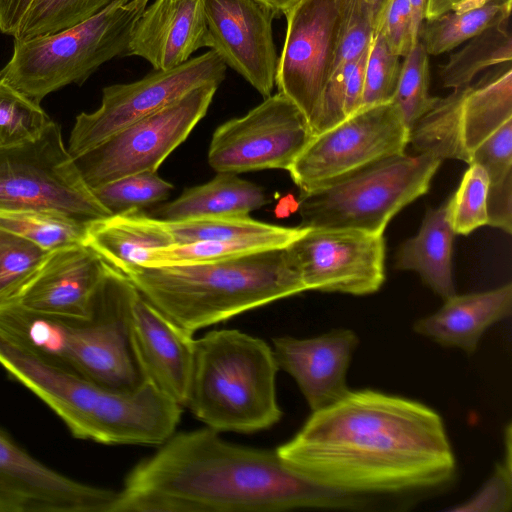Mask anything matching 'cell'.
<instances>
[{"label":"cell","instance_id":"6da1fadb","mask_svg":"<svg viewBox=\"0 0 512 512\" xmlns=\"http://www.w3.org/2000/svg\"><path fill=\"white\" fill-rule=\"evenodd\" d=\"M275 450L310 481L377 505L410 504L447 488L456 475L442 417L421 402L371 389L349 390L313 411Z\"/></svg>","mask_w":512,"mask_h":512},{"label":"cell","instance_id":"7a4b0ae2","mask_svg":"<svg viewBox=\"0 0 512 512\" xmlns=\"http://www.w3.org/2000/svg\"><path fill=\"white\" fill-rule=\"evenodd\" d=\"M125 477L111 512L371 511V500L326 489L276 450L230 443L209 427L173 434Z\"/></svg>","mask_w":512,"mask_h":512},{"label":"cell","instance_id":"3957f363","mask_svg":"<svg viewBox=\"0 0 512 512\" xmlns=\"http://www.w3.org/2000/svg\"><path fill=\"white\" fill-rule=\"evenodd\" d=\"M0 366L78 439L105 445H161L181 419L183 407L147 381L130 390L100 384L50 363L1 331Z\"/></svg>","mask_w":512,"mask_h":512},{"label":"cell","instance_id":"277c9868","mask_svg":"<svg viewBox=\"0 0 512 512\" xmlns=\"http://www.w3.org/2000/svg\"><path fill=\"white\" fill-rule=\"evenodd\" d=\"M124 275L149 303L191 334L307 291L286 247L217 262L137 266Z\"/></svg>","mask_w":512,"mask_h":512},{"label":"cell","instance_id":"5b68a950","mask_svg":"<svg viewBox=\"0 0 512 512\" xmlns=\"http://www.w3.org/2000/svg\"><path fill=\"white\" fill-rule=\"evenodd\" d=\"M136 288L107 264L89 319L0 306V331L41 358L100 384L130 390L144 382L134 360L128 311Z\"/></svg>","mask_w":512,"mask_h":512},{"label":"cell","instance_id":"8992f818","mask_svg":"<svg viewBox=\"0 0 512 512\" xmlns=\"http://www.w3.org/2000/svg\"><path fill=\"white\" fill-rule=\"evenodd\" d=\"M279 370L273 349L237 329L212 330L194 340L185 406L218 432L252 433L278 423Z\"/></svg>","mask_w":512,"mask_h":512},{"label":"cell","instance_id":"52a82bcc","mask_svg":"<svg viewBox=\"0 0 512 512\" xmlns=\"http://www.w3.org/2000/svg\"><path fill=\"white\" fill-rule=\"evenodd\" d=\"M147 4L116 0L61 31L14 39L0 80L38 104L64 86L83 84L107 61L127 56L132 30Z\"/></svg>","mask_w":512,"mask_h":512},{"label":"cell","instance_id":"ba28073f","mask_svg":"<svg viewBox=\"0 0 512 512\" xmlns=\"http://www.w3.org/2000/svg\"><path fill=\"white\" fill-rule=\"evenodd\" d=\"M442 161L403 152L300 193V226L383 234L400 210L428 191Z\"/></svg>","mask_w":512,"mask_h":512},{"label":"cell","instance_id":"9c48e42d","mask_svg":"<svg viewBox=\"0 0 512 512\" xmlns=\"http://www.w3.org/2000/svg\"><path fill=\"white\" fill-rule=\"evenodd\" d=\"M0 210H44L89 224L110 216L51 120L35 139L0 148Z\"/></svg>","mask_w":512,"mask_h":512},{"label":"cell","instance_id":"30bf717a","mask_svg":"<svg viewBox=\"0 0 512 512\" xmlns=\"http://www.w3.org/2000/svg\"><path fill=\"white\" fill-rule=\"evenodd\" d=\"M218 87L210 83L194 88L74 158L85 183L94 189L127 175L157 171L205 116Z\"/></svg>","mask_w":512,"mask_h":512},{"label":"cell","instance_id":"8fae6325","mask_svg":"<svg viewBox=\"0 0 512 512\" xmlns=\"http://www.w3.org/2000/svg\"><path fill=\"white\" fill-rule=\"evenodd\" d=\"M511 119L512 68L507 63L439 97L410 130L409 144L416 154L469 164L474 150Z\"/></svg>","mask_w":512,"mask_h":512},{"label":"cell","instance_id":"7c38bea8","mask_svg":"<svg viewBox=\"0 0 512 512\" xmlns=\"http://www.w3.org/2000/svg\"><path fill=\"white\" fill-rule=\"evenodd\" d=\"M226 67L211 49L177 67L154 70L132 83L105 87L99 108L76 117L67 147L70 155L78 157L128 125L174 103L194 88L210 83L220 85Z\"/></svg>","mask_w":512,"mask_h":512},{"label":"cell","instance_id":"4fadbf2b","mask_svg":"<svg viewBox=\"0 0 512 512\" xmlns=\"http://www.w3.org/2000/svg\"><path fill=\"white\" fill-rule=\"evenodd\" d=\"M410 131L393 101L359 109L314 134L288 169L300 193L377 160L405 152Z\"/></svg>","mask_w":512,"mask_h":512},{"label":"cell","instance_id":"5bb4252c","mask_svg":"<svg viewBox=\"0 0 512 512\" xmlns=\"http://www.w3.org/2000/svg\"><path fill=\"white\" fill-rule=\"evenodd\" d=\"M313 135L300 109L277 92L244 116L226 121L214 131L208 162L218 173L288 171Z\"/></svg>","mask_w":512,"mask_h":512},{"label":"cell","instance_id":"9a60e30c","mask_svg":"<svg viewBox=\"0 0 512 512\" xmlns=\"http://www.w3.org/2000/svg\"><path fill=\"white\" fill-rule=\"evenodd\" d=\"M345 0H300L284 15L286 37L276 85L315 122L338 45ZM313 131V130H312Z\"/></svg>","mask_w":512,"mask_h":512},{"label":"cell","instance_id":"2e32d148","mask_svg":"<svg viewBox=\"0 0 512 512\" xmlns=\"http://www.w3.org/2000/svg\"><path fill=\"white\" fill-rule=\"evenodd\" d=\"M286 249L307 290L367 295L385 281L383 234L309 228Z\"/></svg>","mask_w":512,"mask_h":512},{"label":"cell","instance_id":"e0dca14e","mask_svg":"<svg viewBox=\"0 0 512 512\" xmlns=\"http://www.w3.org/2000/svg\"><path fill=\"white\" fill-rule=\"evenodd\" d=\"M116 495L50 468L0 427V512H111Z\"/></svg>","mask_w":512,"mask_h":512},{"label":"cell","instance_id":"ac0fdd59","mask_svg":"<svg viewBox=\"0 0 512 512\" xmlns=\"http://www.w3.org/2000/svg\"><path fill=\"white\" fill-rule=\"evenodd\" d=\"M107 263L84 243L49 251L23 282L0 296V306L34 313L89 319Z\"/></svg>","mask_w":512,"mask_h":512},{"label":"cell","instance_id":"d6986e66","mask_svg":"<svg viewBox=\"0 0 512 512\" xmlns=\"http://www.w3.org/2000/svg\"><path fill=\"white\" fill-rule=\"evenodd\" d=\"M209 47L264 98L276 84L272 23L279 15L259 0H204Z\"/></svg>","mask_w":512,"mask_h":512},{"label":"cell","instance_id":"ffe728a7","mask_svg":"<svg viewBox=\"0 0 512 512\" xmlns=\"http://www.w3.org/2000/svg\"><path fill=\"white\" fill-rule=\"evenodd\" d=\"M128 332L143 380L184 407L193 366V334L168 319L137 289L129 306Z\"/></svg>","mask_w":512,"mask_h":512},{"label":"cell","instance_id":"44dd1931","mask_svg":"<svg viewBox=\"0 0 512 512\" xmlns=\"http://www.w3.org/2000/svg\"><path fill=\"white\" fill-rule=\"evenodd\" d=\"M359 338L351 329H333L322 335L298 339H273L278 368L293 377L310 409H323L350 389L346 375Z\"/></svg>","mask_w":512,"mask_h":512},{"label":"cell","instance_id":"7402d4cb","mask_svg":"<svg viewBox=\"0 0 512 512\" xmlns=\"http://www.w3.org/2000/svg\"><path fill=\"white\" fill-rule=\"evenodd\" d=\"M202 47H209L204 0H154L134 25L127 56L145 59L154 70H168Z\"/></svg>","mask_w":512,"mask_h":512},{"label":"cell","instance_id":"603a6c76","mask_svg":"<svg viewBox=\"0 0 512 512\" xmlns=\"http://www.w3.org/2000/svg\"><path fill=\"white\" fill-rule=\"evenodd\" d=\"M512 284L499 288L453 295L435 313L417 320L413 330L434 342L473 354L484 332L510 315Z\"/></svg>","mask_w":512,"mask_h":512},{"label":"cell","instance_id":"cb8c5ba5","mask_svg":"<svg viewBox=\"0 0 512 512\" xmlns=\"http://www.w3.org/2000/svg\"><path fill=\"white\" fill-rule=\"evenodd\" d=\"M84 244L125 274L137 266H145L154 249L174 242L161 219L135 210L90 222Z\"/></svg>","mask_w":512,"mask_h":512},{"label":"cell","instance_id":"d4e9b609","mask_svg":"<svg viewBox=\"0 0 512 512\" xmlns=\"http://www.w3.org/2000/svg\"><path fill=\"white\" fill-rule=\"evenodd\" d=\"M448 203L429 209L419 232L400 247L396 268L417 272L422 281L443 300L456 294L452 275V247L455 237Z\"/></svg>","mask_w":512,"mask_h":512},{"label":"cell","instance_id":"484cf974","mask_svg":"<svg viewBox=\"0 0 512 512\" xmlns=\"http://www.w3.org/2000/svg\"><path fill=\"white\" fill-rule=\"evenodd\" d=\"M269 202L258 185L234 173L219 172L209 182L186 189L154 209V218L175 221L199 217L245 216Z\"/></svg>","mask_w":512,"mask_h":512},{"label":"cell","instance_id":"4316f807","mask_svg":"<svg viewBox=\"0 0 512 512\" xmlns=\"http://www.w3.org/2000/svg\"><path fill=\"white\" fill-rule=\"evenodd\" d=\"M309 228L278 226L275 230L224 240L201 241L154 249L145 266L200 264L287 247Z\"/></svg>","mask_w":512,"mask_h":512},{"label":"cell","instance_id":"83f0119b","mask_svg":"<svg viewBox=\"0 0 512 512\" xmlns=\"http://www.w3.org/2000/svg\"><path fill=\"white\" fill-rule=\"evenodd\" d=\"M509 18L464 42V46L440 66L439 78L443 87L453 90L466 87L472 84V80L480 72L511 63L512 38Z\"/></svg>","mask_w":512,"mask_h":512},{"label":"cell","instance_id":"f1b7e54d","mask_svg":"<svg viewBox=\"0 0 512 512\" xmlns=\"http://www.w3.org/2000/svg\"><path fill=\"white\" fill-rule=\"evenodd\" d=\"M511 2L491 0L479 7L454 10L424 20L419 40L429 56L451 51L488 27L510 17Z\"/></svg>","mask_w":512,"mask_h":512},{"label":"cell","instance_id":"f546056e","mask_svg":"<svg viewBox=\"0 0 512 512\" xmlns=\"http://www.w3.org/2000/svg\"><path fill=\"white\" fill-rule=\"evenodd\" d=\"M87 225L44 210H0V228L24 237L46 251L84 243Z\"/></svg>","mask_w":512,"mask_h":512},{"label":"cell","instance_id":"4dcf8cb0","mask_svg":"<svg viewBox=\"0 0 512 512\" xmlns=\"http://www.w3.org/2000/svg\"><path fill=\"white\" fill-rule=\"evenodd\" d=\"M429 94V55L418 40L401 63L392 101L398 107L409 131L437 102Z\"/></svg>","mask_w":512,"mask_h":512},{"label":"cell","instance_id":"1f68e13d","mask_svg":"<svg viewBox=\"0 0 512 512\" xmlns=\"http://www.w3.org/2000/svg\"><path fill=\"white\" fill-rule=\"evenodd\" d=\"M173 185L157 171L127 175L92 189L97 200L113 214L140 210L166 199Z\"/></svg>","mask_w":512,"mask_h":512},{"label":"cell","instance_id":"d6a6232c","mask_svg":"<svg viewBox=\"0 0 512 512\" xmlns=\"http://www.w3.org/2000/svg\"><path fill=\"white\" fill-rule=\"evenodd\" d=\"M116 0H33L14 39L51 34L78 24Z\"/></svg>","mask_w":512,"mask_h":512},{"label":"cell","instance_id":"836d02e7","mask_svg":"<svg viewBox=\"0 0 512 512\" xmlns=\"http://www.w3.org/2000/svg\"><path fill=\"white\" fill-rule=\"evenodd\" d=\"M50 122L40 104L0 80V148L37 138Z\"/></svg>","mask_w":512,"mask_h":512},{"label":"cell","instance_id":"e575fe53","mask_svg":"<svg viewBox=\"0 0 512 512\" xmlns=\"http://www.w3.org/2000/svg\"><path fill=\"white\" fill-rule=\"evenodd\" d=\"M162 221L172 237L174 245L267 233L278 227V225L254 220L249 215Z\"/></svg>","mask_w":512,"mask_h":512},{"label":"cell","instance_id":"d590c367","mask_svg":"<svg viewBox=\"0 0 512 512\" xmlns=\"http://www.w3.org/2000/svg\"><path fill=\"white\" fill-rule=\"evenodd\" d=\"M489 178L485 170L470 163L460 185L447 201L449 218L455 234L468 235L487 225V194Z\"/></svg>","mask_w":512,"mask_h":512},{"label":"cell","instance_id":"8d00e7d4","mask_svg":"<svg viewBox=\"0 0 512 512\" xmlns=\"http://www.w3.org/2000/svg\"><path fill=\"white\" fill-rule=\"evenodd\" d=\"M383 36L374 31L365 64L360 109L392 101L401 63Z\"/></svg>","mask_w":512,"mask_h":512},{"label":"cell","instance_id":"74e56055","mask_svg":"<svg viewBox=\"0 0 512 512\" xmlns=\"http://www.w3.org/2000/svg\"><path fill=\"white\" fill-rule=\"evenodd\" d=\"M49 251L0 228V296L28 278Z\"/></svg>","mask_w":512,"mask_h":512},{"label":"cell","instance_id":"f35d334b","mask_svg":"<svg viewBox=\"0 0 512 512\" xmlns=\"http://www.w3.org/2000/svg\"><path fill=\"white\" fill-rule=\"evenodd\" d=\"M512 508V463L498 462L481 488L464 502L449 508L453 512H509Z\"/></svg>","mask_w":512,"mask_h":512},{"label":"cell","instance_id":"ab89813d","mask_svg":"<svg viewBox=\"0 0 512 512\" xmlns=\"http://www.w3.org/2000/svg\"><path fill=\"white\" fill-rule=\"evenodd\" d=\"M470 163L479 164L485 170L489 184L512 177V119L474 150Z\"/></svg>","mask_w":512,"mask_h":512},{"label":"cell","instance_id":"60d3db41","mask_svg":"<svg viewBox=\"0 0 512 512\" xmlns=\"http://www.w3.org/2000/svg\"><path fill=\"white\" fill-rule=\"evenodd\" d=\"M374 31L383 36L394 54L404 57L411 46L416 43L412 38L409 1L387 0L375 22Z\"/></svg>","mask_w":512,"mask_h":512},{"label":"cell","instance_id":"b9f144b4","mask_svg":"<svg viewBox=\"0 0 512 512\" xmlns=\"http://www.w3.org/2000/svg\"><path fill=\"white\" fill-rule=\"evenodd\" d=\"M368 51L369 46L358 58L347 78L344 99L345 119L360 109L364 88L365 64Z\"/></svg>","mask_w":512,"mask_h":512},{"label":"cell","instance_id":"7bdbcfd3","mask_svg":"<svg viewBox=\"0 0 512 512\" xmlns=\"http://www.w3.org/2000/svg\"><path fill=\"white\" fill-rule=\"evenodd\" d=\"M33 0H0V32L15 36Z\"/></svg>","mask_w":512,"mask_h":512},{"label":"cell","instance_id":"ee69618b","mask_svg":"<svg viewBox=\"0 0 512 512\" xmlns=\"http://www.w3.org/2000/svg\"><path fill=\"white\" fill-rule=\"evenodd\" d=\"M489 1L491 0H427L425 20L434 19L454 10L479 7Z\"/></svg>","mask_w":512,"mask_h":512},{"label":"cell","instance_id":"f6af8a7d","mask_svg":"<svg viewBox=\"0 0 512 512\" xmlns=\"http://www.w3.org/2000/svg\"><path fill=\"white\" fill-rule=\"evenodd\" d=\"M411 9L412 38L414 42L419 40V31L425 20L427 0H408Z\"/></svg>","mask_w":512,"mask_h":512},{"label":"cell","instance_id":"bcb514c9","mask_svg":"<svg viewBox=\"0 0 512 512\" xmlns=\"http://www.w3.org/2000/svg\"><path fill=\"white\" fill-rule=\"evenodd\" d=\"M278 11L279 14H285L300 0H259Z\"/></svg>","mask_w":512,"mask_h":512},{"label":"cell","instance_id":"7dc6e473","mask_svg":"<svg viewBox=\"0 0 512 512\" xmlns=\"http://www.w3.org/2000/svg\"><path fill=\"white\" fill-rule=\"evenodd\" d=\"M366 2L368 3L370 9H371V13H372V17H373V22H374V25H375V22L377 20V18L379 17L384 5L386 4L387 0H366Z\"/></svg>","mask_w":512,"mask_h":512},{"label":"cell","instance_id":"c3c4849f","mask_svg":"<svg viewBox=\"0 0 512 512\" xmlns=\"http://www.w3.org/2000/svg\"><path fill=\"white\" fill-rule=\"evenodd\" d=\"M141 1H143L145 3H149L150 0H141Z\"/></svg>","mask_w":512,"mask_h":512}]
</instances>
